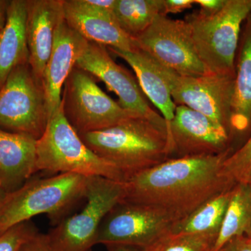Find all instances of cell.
Listing matches in <instances>:
<instances>
[{"label":"cell","instance_id":"obj_31","mask_svg":"<svg viewBox=\"0 0 251 251\" xmlns=\"http://www.w3.org/2000/svg\"><path fill=\"white\" fill-rule=\"evenodd\" d=\"M84 1L92 7L113 14L117 0H84Z\"/></svg>","mask_w":251,"mask_h":251},{"label":"cell","instance_id":"obj_17","mask_svg":"<svg viewBox=\"0 0 251 251\" xmlns=\"http://www.w3.org/2000/svg\"><path fill=\"white\" fill-rule=\"evenodd\" d=\"M37 139L0 128V186L8 194L19 189L36 171Z\"/></svg>","mask_w":251,"mask_h":251},{"label":"cell","instance_id":"obj_33","mask_svg":"<svg viewBox=\"0 0 251 251\" xmlns=\"http://www.w3.org/2000/svg\"><path fill=\"white\" fill-rule=\"evenodd\" d=\"M108 251H143L141 248L131 247V246L125 245H112L105 246Z\"/></svg>","mask_w":251,"mask_h":251},{"label":"cell","instance_id":"obj_12","mask_svg":"<svg viewBox=\"0 0 251 251\" xmlns=\"http://www.w3.org/2000/svg\"><path fill=\"white\" fill-rule=\"evenodd\" d=\"M168 135L171 158L214 156L233 150L232 137L224 126L184 105H176Z\"/></svg>","mask_w":251,"mask_h":251},{"label":"cell","instance_id":"obj_20","mask_svg":"<svg viewBox=\"0 0 251 251\" xmlns=\"http://www.w3.org/2000/svg\"><path fill=\"white\" fill-rule=\"evenodd\" d=\"M27 0H11L4 27L0 31V87L10 73L29 63L27 33Z\"/></svg>","mask_w":251,"mask_h":251},{"label":"cell","instance_id":"obj_5","mask_svg":"<svg viewBox=\"0 0 251 251\" xmlns=\"http://www.w3.org/2000/svg\"><path fill=\"white\" fill-rule=\"evenodd\" d=\"M251 11V0H227L218 12L202 10L185 17L198 56L211 74H235L241 31Z\"/></svg>","mask_w":251,"mask_h":251},{"label":"cell","instance_id":"obj_25","mask_svg":"<svg viewBox=\"0 0 251 251\" xmlns=\"http://www.w3.org/2000/svg\"><path fill=\"white\" fill-rule=\"evenodd\" d=\"M221 175L230 184H247L251 176V134L245 143L225 160Z\"/></svg>","mask_w":251,"mask_h":251},{"label":"cell","instance_id":"obj_3","mask_svg":"<svg viewBox=\"0 0 251 251\" xmlns=\"http://www.w3.org/2000/svg\"><path fill=\"white\" fill-rule=\"evenodd\" d=\"M87 185V176L74 173L32 176L19 189L7 195L0 210V236L39 214H47L56 226L85 199Z\"/></svg>","mask_w":251,"mask_h":251},{"label":"cell","instance_id":"obj_21","mask_svg":"<svg viewBox=\"0 0 251 251\" xmlns=\"http://www.w3.org/2000/svg\"><path fill=\"white\" fill-rule=\"evenodd\" d=\"M232 189L211 198L187 217L175 223L171 233L204 234L217 238L230 200Z\"/></svg>","mask_w":251,"mask_h":251},{"label":"cell","instance_id":"obj_19","mask_svg":"<svg viewBox=\"0 0 251 251\" xmlns=\"http://www.w3.org/2000/svg\"><path fill=\"white\" fill-rule=\"evenodd\" d=\"M108 49L125 60L134 70L143 93L161 111L168 131L176 105L156 62L148 54L138 48L131 51L112 48H108Z\"/></svg>","mask_w":251,"mask_h":251},{"label":"cell","instance_id":"obj_15","mask_svg":"<svg viewBox=\"0 0 251 251\" xmlns=\"http://www.w3.org/2000/svg\"><path fill=\"white\" fill-rule=\"evenodd\" d=\"M64 21L63 0H27L26 33L29 62L34 75L41 82L56 31Z\"/></svg>","mask_w":251,"mask_h":251},{"label":"cell","instance_id":"obj_30","mask_svg":"<svg viewBox=\"0 0 251 251\" xmlns=\"http://www.w3.org/2000/svg\"><path fill=\"white\" fill-rule=\"evenodd\" d=\"M227 0H195V4L201 6V9L209 14L220 11L227 3Z\"/></svg>","mask_w":251,"mask_h":251},{"label":"cell","instance_id":"obj_4","mask_svg":"<svg viewBox=\"0 0 251 251\" xmlns=\"http://www.w3.org/2000/svg\"><path fill=\"white\" fill-rule=\"evenodd\" d=\"M36 171L99 176L126 182L127 176L112 163L96 154L81 139L65 117L62 104L49 117L44 134L37 140Z\"/></svg>","mask_w":251,"mask_h":251},{"label":"cell","instance_id":"obj_13","mask_svg":"<svg viewBox=\"0 0 251 251\" xmlns=\"http://www.w3.org/2000/svg\"><path fill=\"white\" fill-rule=\"evenodd\" d=\"M76 67L103 81L109 90L117 94L118 103L127 111L166 123L164 118L150 106L138 80L112 59L105 46L89 42Z\"/></svg>","mask_w":251,"mask_h":251},{"label":"cell","instance_id":"obj_34","mask_svg":"<svg viewBox=\"0 0 251 251\" xmlns=\"http://www.w3.org/2000/svg\"><path fill=\"white\" fill-rule=\"evenodd\" d=\"M8 193L0 186V210L2 207L3 204L5 202L6 197H7Z\"/></svg>","mask_w":251,"mask_h":251},{"label":"cell","instance_id":"obj_27","mask_svg":"<svg viewBox=\"0 0 251 251\" xmlns=\"http://www.w3.org/2000/svg\"><path fill=\"white\" fill-rule=\"evenodd\" d=\"M20 251H55L51 245L47 234H36L23 245Z\"/></svg>","mask_w":251,"mask_h":251},{"label":"cell","instance_id":"obj_26","mask_svg":"<svg viewBox=\"0 0 251 251\" xmlns=\"http://www.w3.org/2000/svg\"><path fill=\"white\" fill-rule=\"evenodd\" d=\"M38 233L39 231L30 221L16 225L0 236V251H20Z\"/></svg>","mask_w":251,"mask_h":251},{"label":"cell","instance_id":"obj_24","mask_svg":"<svg viewBox=\"0 0 251 251\" xmlns=\"http://www.w3.org/2000/svg\"><path fill=\"white\" fill-rule=\"evenodd\" d=\"M216 237L204 234H167L143 251H211Z\"/></svg>","mask_w":251,"mask_h":251},{"label":"cell","instance_id":"obj_29","mask_svg":"<svg viewBox=\"0 0 251 251\" xmlns=\"http://www.w3.org/2000/svg\"><path fill=\"white\" fill-rule=\"evenodd\" d=\"M164 14H178L191 9L195 4V0H163Z\"/></svg>","mask_w":251,"mask_h":251},{"label":"cell","instance_id":"obj_32","mask_svg":"<svg viewBox=\"0 0 251 251\" xmlns=\"http://www.w3.org/2000/svg\"><path fill=\"white\" fill-rule=\"evenodd\" d=\"M9 2L10 1L0 0V31L3 29L5 23H6L8 6H9Z\"/></svg>","mask_w":251,"mask_h":251},{"label":"cell","instance_id":"obj_14","mask_svg":"<svg viewBox=\"0 0 251 251\" xmlns=\"http://www.w3.org/2000/svg\"><path fill=\"white\" fill-rule=\"evenodd\" d=\"M88 45L89 41L69 27L65 20L57 27L42 77L49 119L60 107L64 83Z\"/></svg>","mask_w":251,"mask_h":251},{"label":"cell","instance_id":"obj_7","mask_svg":"<svg viewBox=\"0 0 251 251\" xmlns=\"http://www.w3.org/2000/svg\"><path fill=\"white\" fill-rule=\"evenodd\" d=\"M49 121L42 82L29 63L15 68L0 87V128L39 139Z\"/></svg>","mask_w":251,"mask_h":251},{"label":"cell","instance_id":"obj_18","mask_svg":"<svg viewBox=\"0 0 251 251\" xmlns=\"http://www.w3.org/2000/svg\"><path fill=\"white\" fill-rule=\"evenodd\" d=\"M251 130V11L243 24L235 59L231 133L232 141Z\"/></svg>","mask_w":251,"mask_h":251},{"label":"cell","instance_id":"obj_10","mask_svg":"<svg viewBox=\"0 0 251 251\" xmlns=\"http://www.w3.org/2000/svg\"><path fill=\"white\" fill-rule=\"evenodd\" d=\"M134 43L158 64L183 76L210 74L198 56L191 27L184 19L159 15Z\"/></svg>","mask_w":251,"mask_h":251},{"label":"cell","instance_id":"obj_1","mask_svg":"<svg viewBox=\"0 0 251 251\" xmlns=\"http://www.w3.org/2000/svg\"><path fill=\"white\" fill-rule=\"evenodd\" d=\"M233 150L214 156L171 158L130 175L124 201L152 206L176 221L189 216L206 201L234 187L221 175Z\"/></svg>","mask_w":251,"mask_h":251},{"label":"cell","instance_id":"obj_16","mask_svg":"<svg viewBox=\"0 0 251 251\" xmlns=\"http://www.w3.org/2000/svg\"><path fill=\"white\" fill-rule=\"evenodd\" d=\"M63 5L68 25L89 42L125 51L136 49L134 39L122 30L112 13L92 7L84 0H63Z\"/></svg>","mask_w":251,"mask_h":251},{"label":"cell","instance_id":"obj_9","mask_svg":"<svg viewBox=\"0 0 251 251\" xmlns=\"http://www.w3.org/2000/svg\"><path fill=\"white\" fill-rule=\"evenodd\" d=\"M156 64L176 105H184L205 115L224 126L232 137L231 117L235 74L210 73L201 76H183Z\"/></svg>","mask_w":251,"mask_h":251},{"label":"cell","instance_id":"obj_22","mask_svg":"<svg viewBox=\"0 0 251 251\" xmlns=\"http://www.w3.org/2000/svg\"><path fill=\"white\" fill-rule=\"evenodd\" d=\"M251 229V186L237 184L232 188L219 235L211 251H218L226 242L239 236H249Z\"/></svg>","mask_w":251,"mask_h":251},{"label":"cell","instance_id":"obj_8","mask_svg":"<svg viewBox=\"0 0 251 251\" xmlns=\"http://www.w3.org/2000/svg\"><path fill=\"white\" fill-rule=\"evenodd\" d=\"M62 104L64 115L78 134L105 129L138 116L112 100L94 76L76 66L63 87Z\"/></svg>","mask_w":251,"mask_h":251},{"label":"cell","instance_id":"obj_11","mask_svg":"<svg viewBox=\"0 0 251 251\" xmlns=\"http://www.w3.org/2000/svg\"><path fill=\"white\" fill-rule=\"evenodd\" d=\"M175 223L159 209L123 200L102 221L96 244L145 249L170 233Z\"/></svg>","mask_w":251,"mask_h":251},{"label":"cell","instance_id":"obj_36","mask_svg":"<svg viewBox=\"0 0 251 251\" xmlns=\"http://www.w3.org/2000/svg\"><path fill=\"white\" fill-rule=\"evenodd\" d=\"M247 237H249V238H251V229L250 231V233H249V236H247Z\"/></svg>","mask_w":251,"mask_h":251},{"label":"cell","instance_id":"obj_35","mask_svg":"<svg viewBox=\"0 0 251 251\" xmlns=\"http://www.w3.org/2000/svg\"><path fill=\"white\" fill-rule=\"evenodd\" d=\"M247 184H249L251 186V176L250 179H249V181H248Z\"/></svg>","mask_w":251,"mask_h":251},{"label":"cell","instance_id":"obj_6","mask_svg":"<svg viewBox=\"0 0 251 251\" xmlns=\"http://www.w3.org/2000/svg\"><path fill=\"white\" fill-rule=\"evenodd\" d=\"M126 182L87 176L83 209L56 225L47 234L55 251H92L105 216L126 197Z\"/></svg>","mask_w":251,"mask_h":251},{"label":"cell","instance_id":"obj_23","mask_svg":"<svg viewBox=\"0 0 251 251\" xmlns=\"http://www.w3.org/2000/svg\"><path fill=\"white\" fill-rule=\"evenodd\" d=\"M159 15L166 16L163 0H117L113 11L118 25L133 39L146 30Z\"/></svg>","mask_w":251,"mask_h":251},{"label":"cell","instance_id":"obj_28","mask_svg":"<svg viewBox=\"0 0 251 251\" xmlns=\"http://www.w3.org/2000/svg\"><path fill=\"white\" fill-rule=\"evenodd\" d=\"M218 251H251V239L245 235L234 237Z\"/></svg>","mask_w":251,"mask_h":251},{"label":"cell","instance_id":"obj_2","mask_svg":"<svg viewBox=\"0 0 251 251\" xmlns=\"http://www.w3.org/2000/svg\"><path fill=\"white\" fill-rule=\"evenodd\" d=\"M81 139L100 158L127 176L171 158L166 123L135 116L105 129L81 133Z\"/></svg>","mask_w":251,"mask_h":251}]
</instances>
